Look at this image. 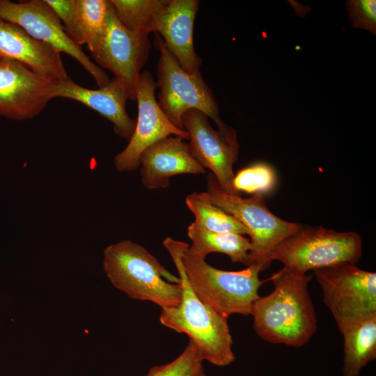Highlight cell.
<instances>
[{
  "mask_svg": "<svg viewBox=\"0 0 376 376\" xmlns=\"http://www.w3.org/2000/svg\"><path fill=\"white\" fill-rule=\"evenodd\" d=\"M1 58H0V60H1Z\"/></svg>",
  "mask_w": 376,
  "mask_h": 376,
  "instance_id": "cell-27",
  "label": "cell"
},
{
  "mask_svg": "<svg viewBox=\"0 0 376 376\" xmlns=\"http://www.w3.org/2000/svg\"><path fill=\"white\" fill-rule=\"evenodd\" d=\"M352 26L376 32V1L351 0L345 3Z\"/></svg>",
  "mask_w": 376,
  "mask_h": 376,
  "instance_id": "cell-26",
  "label": "cell"
},
{
  "mask_svg": "<svg viewBox=\"0 0 376 376\" xmlns=\"http://www.w3.org/2000/svg\"><path fill=\"white\" fill-rule=\"evenodd\" d=\"M150 49L148 33L134 32L125 27L109 1L106 31L91 56L98 65L114 74L131 100L136 99L138 79Z\"/></svg>",
  "mask_w": 376,
  "mask_h": 376,
  "instance_id": "cell-11",
  "label": "cell"
},
{
  "mask_svg": "<svg viewBox=\"0 0 376 376\" xmlns=\"http://www.w3.org/2000/svg\"><path fill=\"white\" fill-rule=\"evenodd\" d=\"M154 44L160 53L156 82L159 88L157 103L169 120L178 129L186 131L182 116L188 110L196 109L210 118L218 128L223 127L225 123L219 118L218 104L201 71L186 72L160 36L156 35Z\"/></svg>",
  "mask_w": 376,
  "mask_h": 376,
  "instance_id": "cell-8",
  "label": "cell"
},
{
  "mask_svg": "<svg viewBox=\"0 0 376 376\" xmlns=\"http://www.w3.org/2000/svg\"><path fill=\"white\" fill-rule=\"evenodd\" d=\"M204 193L210 202L235 217L247 229L251 244L248 266L256 264L262 270L267 268L273 250L301 228L298 223L285 221L272 213L263 194L244 198L227 194L212 173L207 176V191Z\"/></svg>",
  "mask_w": 376,
  "mask_h": 376,
  "instance_id": "cell-6",
  "label": "cell"
},
{
  "mask_svg": "<svg viewBox=\"0 0 376 376\" xmlns=\"http://www.w3.org/2000/svg\"><path fill=\"white\" fill-rule=\"evenodd\" d=\"M203 360L191 340L172 361L152 367L146 376H205Z\"/></svg>",
  "mask_w": 376,
  "mask_h": 376,
  "instance_id": "cell-24",
  "label": "cell"
},
{
  "mask_svg": "<svg viewBox=\"0 0 376 376\" xmlns=\"http://www.w3.org/2000/svg\"><path fill=\"white\" fill-rule=\"evenodd\" d=\"M55 81L22 63L0 60V116L26 120L38 116L52 100Z\"/></svg>",
  "mask_w": 376,
  "mask_h": 376,
  "instance_id": "cell-13",
  "label": "cell"
},
{
  "mask_svg": "<svg viewBox=\"0 0 376 376\" xmlns=\"http://www.w3.org/2000/svg\"><path fill=\"white\" fill-rule=\"evenodd\" d=\"M163 244L178 258L190 287L203 302L227 319L235 313L251 315L263 283L259 265L251 264L240 271L221 270L207 264L185 242L167 237Z\"/></svg>",
  "mask_w": 376,
  "mask_h": 376,
  "instance_id": "cell-2",
  "label": "cell"
},
{
  "mask_svg": "<svg viewBox=\"0 0 376 376\" xmlns=\"http://www.w3.org/2000/svg\"><path fill=\"white\" fill-rule=\"evenodd\" d=\"M103 269L111 283L132 299L151 301L161 308L182 299L180 277L170 273L146 248L125 240L107 246Z\"/></svg>",
  "mask_w": 376,
  "mask_h": 376,
  "instance_id": "cell-3",
  "label": "cell"
},
{
  "mask_svg": "<svg viewBox=\"0 0 376 376\" xmlns=\"http://www.w3.org/2000/svg\"><path fill=\"white\" fill-rule=\"evenodd\" d=\"M54 10L68 36L77 45L84 44L76 8V0H45Z\"/></svg>",
  "mask_w": 376,
  "mask_h": 376,
  "instance_id": "cell-25",
  "label": "cell"
},
{
  "mask_svg": "<svg viewBox=\"0 0 376 376\" xmlns=\"http://www.w3.org/2000/svg\"><path fill=\"white\" fill-rule=\"evenodd\" d=\"M339 331L376 316V273L348 263L313 270Z\"/></svg>",
  "mask_w": 376,
  "mask_h": 376,
  "instance_id": "cell-7",
  "label": "cell"
},
{
  "mask_svg": "<svg viewBox=\"0 0 376 376\" xmlns=\"http://www.w3.org/2000/svg\"><path fill=\"white\" fill-rule=\"evenodd\" d=\"M51 97L73 100L97 111L113 123L117 135L127 141L134 132L136 120L126 111L127 94L115 77L107 86L93 90L78 85L69 77L54 82Z\"/></svg>",
  "mask_w": 376,
  "mask_h": 376,
  "instance_id": "cell-15",
  "label": "cell"
},
{
  "mask_svg": "<svg viewBox=\"0 0 376 376\" xmlns=\"http://www.w3.org/2000/svg\"><path fill=\"white\" fill-rule=\"evenodd\" d=\"M0 58L17 61L55 81L67 79L61 53L20 26L0 18Z\"/></svg>",
  "mask_w": 376,
  "mask_h": 376,
  "instance_id": "cell-17",
  "label": "cell"
},
{
  "mask_svg": "<svg viewBox=\"0 0 376 376\" xmlns=\"http://www.w3.org/2000/svg\"><path fill=\"white\" fill-rule=\"evenodd\" d=\"M361 256L362 240L355 232L301 227L273 250L269 261L279 260L288 272L304 275L309 270L338 263L355 265Z\"/></svg>",
  "mask_w": 376,
  "mask_h": 376,
  "instance_id": "cell-5",
  "label": "cell"
},
{
  "mask_svg": "<svg viewBox=\"0 0 376 376\" xmlns=\"http://www.w3.org/2000/svg\"><path fill=\"white\" fill-rule=\"evenodd\" d=\"M311 275H297L283 267L270 280L274 289L259 297L251 315L253 329L263 340L273 344L301 347L317 330L315 308L308 285Z\"/></svg>",
  "mask_w": 376,
  "mask_h": 376,
  "instance_id": "cell-1",
  "label": "cell"
},
{
  "mask_svg": "<svg viewBox=\"0 0 376 376\" xmlns=\"http://www.w3.org/2000/svg\"><path fill=\"white\" fill-rule=\"evenodd\" d=\"M185 203L195 217L194 222L205 230L242 235L249 233L242 223L210 202L204 192L188 195Z\"/></svg>",
  "mask_w": 376,
  "mask_h": 376,
  "instance_id": "cell-20",
  "label": "cell"
},
{
  "mask_svg": "<svg viewBox=\"0 0 376 376\" xmlns=\"http://www.w3.org/2000/svg\"><path fill=\"white\" fill-rule=\"evenodd\" d=\"M168 0H110L119 22L134 32L150 33V26Z\"/></svg>",
  "mask_w": 376,
  "mask_h": 376,
  "instance_id": "cell-21",
  "label": "cell"
},
{
  "mask_svg": "<svg viewBox=\"0 0 376 376\" xmlns=\"http://www.w3.org/2000/svg\"><path fill=\"white\" fill-rule=\"evenodd\" d=\"M0 18L20 26L33 38L58 52L72 56L88 72L99 88L109 83L107 73L68 36L59 18L45 0H0Z\"/></svg>",
  "mask_w": 376,
  "mask_h": 376,
  "instance_id": "cell-9",
  "label": "cell"
},
{
  "mask_svg": "<svg viewBox=\"0 0 376 376\" xmlns=\"http://www.w3.org/2000/svg\"><path fill=\"white\" fill-rule=\"evenodd\" d=\"M276 177L273 169L265 163H256L241 169L234 175L233 185L241 194H263L273 189Z\"/></svg>",
  "mask_w": 376,
  "mask_h": 376,
  "instance_id": "cell-23",
  "label": "cell"
},
{
  "mask_svg": "<svg viewBox=\"0 0 376 376\" xmlns=\"http://www.w3.org/2000/svg\"><path fill=\"white\" fill-rule=\"evenodd\" d=\"M182 287L177 306L162 308L160 323L175 331L185 334L196 346L202 359L217 366H226L235 360L228 319L203 302L186 279L178 258L170 253Z\"/></svg>",
  "mask_w": 376,
  "mask_h": 376,
  "instance_id": "cell-4",
  "label": "cell"
},
{
  "mask_svg": "<svg viewBox=\"0 0 376 376\" xmlns=\"http://www.w3.org/2000/svg\"><path fill=\"white\" fill-rule=\"evenodd\" d=\"M182 122L188 133L191 156L203 168L212 171L222 190L241 196L233 185V166L237 160L240 147L236 131L226 124L214 129L208 117L196 109L185 112Z\"/></svg>",
  "mask_w": 376,
  "mask_h": 376,
  "instance_id": "cell-10",
  "label": "cell"
},
{
  "mask_svg": "<svg viewBox=\"0 0 376 376\" xmlns=\"http://www.w3.org/2000/svg\"><path fill=\"white\" fill-rule=\"evenodd\" d=\"M187 235L192 243L189 249L198 256L205 259L210 253H222L228 256L232 262L248 266L251 244L244 235L207 231L194 221L188 226Z\"/></svg>",
  "mask_w": 376,
  "mask_h": 376,
  "instance_id": "cell-18",
  "label": "cell"
},
{
  "mask_svg": "<svg viewBox=\"0 0 376 376\" xmlns=\"http://www.w3.org/2000/svg\"><path fill=\"white\" fill-rule=\"evenodd\" d=\"M109 1L76 0L84 44L91 54L98 48L106 31Z\"/></svg>",
  "mask_w": 376,
  "mask_h": 376,
  "instance_id": "cell-22",
  "label": "cell"
},
{
  "mask_svg": "<svg viewBox=\"0 0 376 376\" xmlns=\"http://www.w3.org/2000/svg\"><path fill=\"white\" fill-rule=\"evenodd\" d=\"M343 336V376H358L376 358V316L345 329Z\"/></svg>",
  "mask_w": 376,
  "mask_h": 376,
  "instance_id": "cell-19",
  "label": "cell"
},
{
  "mask_svg": "<svg viewBox=\"0 0 376 376\" xmlns=\"http://www.w3.org/2000/svg\"><path fill=\"white\" fill-rule=\"evenodd\" d=\"M198 0H168L152 21L149 31L158 33L168 50L189 74L200 71L201 58L194 45Z\"/></svg>",
  "mask_w": 376,
  "mask_h": 376,
  "instance_id": "cell-14",
  "label": "cell"
},
{
  "mask_svg": "<svg viewBox=\"0 0 376 376\" xmlns=\"http://www.w3.org/2000/svg\"><path fill=\"white\" fill-rule=\"evenodd\" d=\"M181 136L170 135L148 147L141 155V182L149 189H164L169 179L178 174L205 173L191 156Z\"/></svg>",
  "mask_w": 376,
  "mask_h": 376,
  "instance_id": "cell-16",
  "label": "cell"
},
{
  "mask_svg": "<svg viewBox=\"0 0 376 376\" xmlns=\"http://www.w3.org/2000/svg\"><path fill=\"white\" fill-rule=\"evenodd\" d=\"M157 83L152 74L144 70L136 84L138 117L134 132L127 146L114 157V165L120 172L136 170L141 153L157 141L175 135L188 139L187 131L176 127L158 105L155 96Z\"/></svg>",
  "mask_w": 376,
  "mask_h": 376,
  "instance_id": "cell-12",
  "label": "cell"
}]
</instances>
